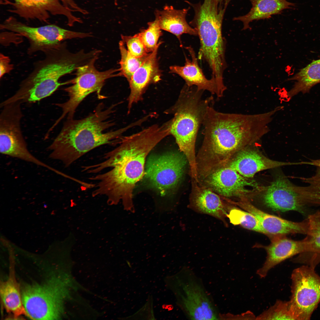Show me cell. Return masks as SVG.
<instances>
[{
	"mask_svg": "<svg viewBox=\"0 0 320 320\" xmlns=\"http://www.w3.org/2000/svg\"><path fill=\"white\" fill-rule=\"evenodd\" d=\"M187 163L186 157L181 152L152 155L146 162L144 175L151 186L164 196L178 184Z\"/></svg>",
	"mask_w": 320,
	"mask_h": 320,
	"instance_id": "13",
	"label": "cell"
},
{
	"mask_svg": "<svg viewBox=\"0 0 320 320\" xmlns=\"http://www.w3.org/2000/svg\"><path fill=\"white\" fill-rule=\"evenodd\" d=\"M0 28L16 33L25 38L29 46L27 53L31 55L37 52L62 42L67 39L90 37V33L70 31L57 25L50 24L38 27L28 25L13 16L6 19Z\"/></svg>",
	"mask_w": 320,
	"mask_h": 320,
	"instance_id": "11",
	"label": "cell"
},
{
	"mask_svg": "<svg viewBox=\"0 0 320 320\" xmlns=\"http://www.w3.org/2000/svg\"><path fill=\"white\" fill-rule=\"evenodd\" d=\"M148 28L142 30L138 34L148 53L154 51L156 47L158 40L162 35L161 29L157 19L148 23Z\"/></svg>",
	"mask_w": 320,
	"mask_h": 320,
	"instance_id": "31",
	"label": "cell"
},
{
	"mask_svg": "<svg viewBox=\"0 0 320 320\" xmlns=\"http://www.w3.org/2000/svg\"><path fill=\"white\" fill-rule=\"evenodd\" d=\"M21 104L15 102L0 107V152L2 154L41 166L43 162L29 151L23 134Z\"/></svg>",
	"mask_w": 320,
	"mask_h": 320,
	"instance_id": "10",
	"label": "cell"
},
{
	"mask_svg": "<svg viewBox=\"0 0 320 320\" xmlns=\"http://www.w3.org/2000/svg\"><path fill=\"white\" fill-rule=\"evenodd\" d=\"M161 42H159L153 51L136 70L128 82L130 94L127 99L128 113L133 105L142 99L143 96L150 84L161 80V71L157 59L158 49Z\"/></svg>",
	"mask_w": 320,
	"mask_h": 320,
	"instance_id": "19",
	"label": "cell"
},
{
	"mask_svg": "<svg viewBox=\"0 0 320 320\" xmlns=\"http://www.w3.org/2000/svg\"><path fill=\"white\" fill-rule=\"evenodd\" d=\"M271 244L264 247L267 252L266 260L262 266L256 271L260 278L266 276L269 271L281 262L296 255L304 251L306 241L304 239L295 240L279 236L271 238Z\"/></svg>",
	"mask_w": 320,
	"mask_h": 320,
	"instance_id": "20",
	"label": "cell"
},
{
	"mask_svg": "<svg viewBox=\"0 0 320 320\" xmlns=\"http://www.w3.org/2000/svg\"><path fill=\"white\" fill-rule=\"evenodd\" d=\"M287 80L296 81L286 94L288 99L300 92H308L313 87L320 83V58L313 60Z\"/></svg>",
	"mask_w": 320,
	"mask_h": 320,
	"instance_id": "27",
	"label": "cell"
},
{
	"mask_svg": "<svg viewBox=\"0 0 320 320\" xmlns=\"http://www.w3.org/2000/svg\"><path fill=\"white\" fill-rule=\"evenodd\" d=\"M14 68V65L10 63V59L9 57L3 53L0 54V78L1 79L4 75L9 73Z\"/></svg>",
	"mask_w": 320,
	"mask_h": 320,
	"instance_id": "33",
	"label": "cell"
},
{
	"mask_svg": "<svg viewBox=\"0 0 320 320\" xmlns=\"http://www.w3.org/2000/svg\"><path fill=\"white\" fill-rule=\"evenodd\" d=\"M0 295L2 303L7 312L13 318L26 315L23 304L21 291L16 280L13 265L10 268L7 279L1 282Z\"/></svg>",
	"mask_w": 320,
	"mask_h": 320,
	"instance_id": "26",
	"label": "cell"
},
{
	"mask_svg": "<svg viewBox=\"0 0 320 320\" xmlns=\"http://www.w3.org/2000/svg\"><path fill=\"white\" fill-rule=\"evenodd\" d=\"M208 188L223 198H249L261 186L252 179L242 176L236 170L225 167L214 171L204 178Z\"/></svg>",
	"mask_w": 320,
	"mask_h": 320,
	"instance_id": "16",
	"label": "cell"
},
{
	"mask_svg": "<svg viewBox=\"0 0 320 320\" xmlns=\"http://www.w3.org/2000/svg\"><path fill=\"white\" fill-rule=\"evenodd\" d=\"M97 57V55L95 56L87 64L77 68L76 76L72 79V85L63 90L67 93L68 99L64 102L55 104L62 111L61 115L56 121L57 123L66 117L67 119L73 118L78 106L91 93L96 92L99 99L106 98L101 94L105 82L109 78L119 76L118 73L115 74L119 70L111 69L103 71H98L94 65Z\"/></svg>",
	"mask_w": 320,
	"mask_h": 320,
	"instance_id": "9",
	"label": "cell"
},
{
	"mask_svg": "<svg viewBox=\"0 0 320 320\" xmlns=\"http://www.w3.org/2000/svg\"><path fill=\"white\" fill-rule=\"evenodd\" d=\"M43 59L36 62L31 72L20 83L16 92L7 98L9 103H32L47 97L72 79L60 82V79L78 67L63 42L46 48Z\"/></svg>",
	"mask_w": 320,
	"mask_h": 320,
	"instance_id": "4",
	"label": "cell"
},
{
	"mask_svg": "<svg viewBox=\"0 0 320 320\" xmlns=\"http://www.w3.org/2000/svg\"><path fill=\"white\" fill-rule=\"evenodd\" d=\"M189 9H177L172 6L166 5L162 9H156L154 12L155 19L161 29L175 35L181 44V36L183 34L198 36L196 29L186 21V16Z\"/></svg>",
	"mask_w": 320,
	"mask_h": 320,
	"instance_id": "23",
	"label": "cell"
},
{
	"mask_svg": "<svg viewBox=\"0 0 320 320\" xmlns=\"http://www.w3.org/2000/svg\"><path fill=\"white\" fill-rule=\"evenodd\" d=\"M117 104L105 108L104 105L100 103L92 112L84 118L67 119L47 148L50 151V158L61 161L67 167L97 147L106 144H119L123 133L135 124L133 123L115 130L104 132L115 125L109 118Z\"/></svg>",
	"mask_w": 320,
	"mask_h": 320,
	"instance_id": "3",
	"label": "cell"
},
{
	"mask_svg": "<svg viewBox=\"0 0 320 320\" xmlns=\"http://www.w3.org/2000/svg\"><path fill=\"white\" fill-rule=\"evenodd\" d=\"M169 135L167 125L154 124L137 133L123 136L117 147L105 154L104 161L83 166V171L88 173H97L111 168L106 172L89 178L97 181L92 196L105 195L110 204H116L122 200L126 207H131L135 185L144 175L147 156L160 142Z\"/></svg>",
	"mask_w": 320,
	"mask_h": 320,
	"instance_id": "1",
	"label": "cell"
},
{
	"mask_svg": "<svg viewBox=\"0 0 320 320\" xmlns=\"http://www.w3.org/2000/svg\"><path fill=\"white\" fill-rule=\"evenodd\" d=\"M252 7L246 14L233 18L242 22V30L250 29V23L254 20L268 19L280 14L284 9L292 8L295 4L286 0H249Z\"/></svg>",
	"mask_w": 320,
	"mask_h": 320,
	"instance_id": "24",
	"label": "cell"
},
{
	"mask_svg": "<svg viewBox=\"0 0 320 320\" xmlns=\"http://www.w3.org/2000/svg\"><path fill=\"white\" fill-rule=\"evenodd\" d=\"M308 228L306 237V248L295 258V261L308 263L314 268L320 262V211L309 215L307 218Z\"/></svg>",
	"mask_w": 320,
	"mask_h": 320,
	"instance_id": "25",
	"label": "cell"
},
{
	"mask_svg": "<svg viewBox=\"0 0 320 320\" xmlns=\"http://www.w3.org/2000/svg\"><path fill=\"white\" fill-rule=\"evenodd\" d=\"M230 0H218L219 2L220 3H223V2L228 3Z\"/></svg>",
	"mask_w": 320,
	"mask_h": 320,
	"instance_id": "36",
	"label": "cell"
},
{
	"mask_svg": "<svg viewBox=\"0 0 320 320\" xmlns=\"http://www.w3.org/2000/svg\"><path fill=\"white\" fill-rule=\"evenodd\" d=\"M204 92L185 84L175 103L167 111L174 116L169 121L170 135L186 157L191 175L194 177L198 175L195 153L197 134L207 108L213 102L212 96L203 98Z\"/></svg>",
	"mask_w": 320,
	"mask_h": 320,
	"instance_id": "5",
	"label": "cell"
},
{
	"mask_svg": "<svg viewBox=\"0 0 320 320\" xmlns=\"http://www.w3.org/2000/svg\"><path fill=\"white\" fill-rule=\"evenodd\" d=\"M191 197L190 208L198 213L217 218L227 226L225 218L228 202L223 201L220 196L208 188L197 185Z\"/></svg>",
	"mask_w": 320,
	"mask_h": 320,
	"instance_id": "22",
	"label": "cell"
},
{
	"mask_svg": "<svg viewBox=\"0 0 320 320\" xmlns=\"http://www.w3.org/2000/svg\"><path fill=\"white\" fill-rule=\"evenodd\" d=\"M1 2L9 6V12L26 20L46 22L51 16L61 15L66 18L69 26L83 22L81 18L74 15L59 0H1Z\"/></svg>",
	"mask_w": 320,
	"mask_h": 320,
	"instance_id": "15",
	"label": "cell"
},
{
	"mask_svg": "<svg viewBox=\"0 0 320 320\" xmlns=\"http://www.w3.org/2000/svg\"><path fill=\"white\" fill-rule=\"evenodd\" d=\"M291 278L289 302L295 319H309L320 302V277L314 268L303 266L295 269Z\"/></svg>",
	"mask_w": 320,
	"mask_h": 320,
	"instance_id": "12",
	"label": "cell"
},
{
	"mask_svg": "<svg viewBox=\"0 0 320 320\" xmlns=\"http://www.w3.org/2000/svg\"><path fill=\"white\" fill-rule=\"evenodd\" d=\"M231 203L253 215L258 220L269 237L272 238L289 234H307L308 223L307 218L300 222L287 220L270 214L259 209L246 197H242L237 201Z\"/></svg>",
	"mask_w": 320,
	"mask_h": 320,
	"instance_id": "17",
	"label": "cell"
},
{
	"mask_svg": "<svg viewBox=\"0 0 320 320\" xmlns=\"http://www.w3.org/2000/svg\"><path fill=\"white\" fill-rule=\"evenodd\" d=\"M271 120L268 112L254 114L225 113L217 111L210 105L202 124L203 143L196 156L198 168L209 174L225 167L237 152L252 145L268 132Z\"/></svg>",
	"mask_w": 320,
	"mask_h": 320,
	"instance_id": "2",
	"label": "cell"
},
{
	"mask_svg": "<svg viewBox=\"0 0 320 320\" xmlns=\"http://www.w3.org/2000/svg\"><path fill=\"white\" fill-rule=\"evenodd\" d=\"M63 4H65L69 3L71 0H59Z\"/></svg>",
	"mask_w": 320,
	"mask_h": 320,
	"instance_id": "35",
	"label": "cell"
},
{
	"mask_svg": "<svg viewBox=\"0 0 320 320\" xmlns=\"http://www.w3.org/2000/svg\"><path fill=\"white\" fill-rule=\"evenodd\" d=\"M311 164L317 167L318 170L317 172L315 175L320 177V159L313 160L311 162Z\"/></svg>",
	"mask_w": 320,
	"mask_h": 320,
	"instance_id": "34",
	"label": "cell"
},
{
	"mask_svg": "<svg viewBox=\"0 0 320 320\" xmlns=\"http://www.w3.org/2000/svg\"><path fill=\"white\" fill-rule=\"evenodd\" d=\"M256 320H296L289 301L277 300L267 310L256 317Z\"/></svg>",
	"mask_w": 320,
	"mask_h": 320,
	"instance_id": "30",
	"label": "cell"
},
{
	"mask_svg": "<svg viewBox=\"0 0 320 320\" xmlns=\"http://www.w3.org/2000/svg\"><path fill=\"white\" fill-rule=\"evenodd\" d=\"M114 4L115 5L118 4V0H114Z\"/></svg>",
	"mask_w": 320,
	"mask_h": 320,
	"instance_id": "37",
	"label": "cell"
},
{
	"mask_svg": "<svg viewBox=\"0 0 320 320\" xmlns=\"http://www.w3.org/2000/svg\"><path fill=\"white\" fill-rule=\"evenodd\" d=\"M186 48L189 53L191 60L185 56L184 65L170 66V72L176 73L180 76L184 80L187 85L196 86L198 89L204 91L207 90L212 95H215L218 97V88L215 79L212 78L209 79L206 77L199 65L197 58L193 48L191 47H187Z\"/></svg>",
	"mask_w": 320,
	"mask_h": 320,
	"instance_id": "21",
	"label": "cell"
},
{
	"mask_svg": "<svg viewBox=\"0 0 320 320\" xmlns=\"http://www.w3.org/2000/svg\"><path fill=\"white\" fill-rule=\"evenodd\" d=\"M257 199L266 207L275 212L290 211L306 214L307 205L294 185L284 176H279L268 186L262 187L250 199Z\"/></svg>",
	"mask_w": 320,
	"mask_h": 320,
	"instance_id": "14",
	"label": "cell"
},
{
	"mask_svg": "<svg viewBox=\"0 0 320 320\" xmlns=\"http://www.w3.org/2000/svg\"><path fill=\"white\" fill-rule=\"evenodd\" d=\"M319 198H320V187L319 190Z\"/></svg>",
	"mask_w": 320,
	"mask_h": 320,
	"instance_id": "38",
	"label": "cell"
},
{
	"mask_svg": "<svg viewBox=\"0 0 320 320\" xmlns=\"http://www.w3.org/2000/svg\"><path fill=\"white\" fill-rule=\"evenodd\" d=\"M173 280L177 304L188 318L211 320L221 318L201 280L191 268L184 267Z\"/></svg>",
	"mask_w": 320,
	"mask_h": 320,
	"instance_id": "8",
	"label": "cell"
},
{
	"mask_svg": "<svg viewBox=\"0 0 320 320\" xmlns=\"http://www.w3.org/2000/svg\"><path fill=\"white\" fill-rule=\"evenodd\" d=\"M55 274L41 282L23 285L21 292L26 315L33 319H59L63 311L64 287L68 280Z\"/></svg>",
	"mask_w": 320,
	"mask_h": 320,
	"instance_id": "7",
	"label": "cell"
},
{
	"mask_svg": "<svg viewBox=\"0 0 320 320\" xmlns=\"http://www.w3.org/2000/svg\"><path fill=\"white\" fill-rule=\"evenodd\" d=\"M227 213V217L233 224L267 235L257 218L250 212L229 203Z\"/></svg>",
	"mask_w": 320,
	"mask_h": 320,
	"instance_id": "28",
	"label": "cell"
},
{
	"mask_svg": "<svg viewBox=\"0 0 320 320\" xmlns=\"http://www.w3.org/2000/svg\"><path fill=\"white\" fill-rule=\"evenodd\" d=\"M193 7L194 16L190 23L197 31L200 40L198 58L207 63L212 72V77L222 84L227 67L225 42L222 33L226 7L220 6L217 0H204Z\"/></svg>",
	"mask_w": 320,
	"mask_h": 320,
	"instance_id": "6",
	"label": "cell"
},
{
	"mask_svg": "<svg viewBox=\"0 0 320 320\" xmlns=\"http://www.w3.org/2000/svg\"><path fill=\"white\" fill-rule=\"evenodd\" d=\"M251 146H247L237 152L225 167L236 170L244 177L252 179L260 172L293 164L270 159Z\"/></svg>",
	"mask_w": 320,
	"mask_h": 320,
	"instance_id": "18",
	"label": "cell"
},
{
	"mask_svg": "<svg viewBox=\"0 0 320 320\" xmlns=\"http://www.w3.org/2000/svg\"><path fill=\"white\" fill-rule=\"evenodd\" d=\"M121 37L126 45L127 50L133 56L140 57L150 53L147 52L138 33L132 36L121 35Z\"/></svg>",
	"mask_w": 320,
	"mask_h": 320,
	"instance_id": "32",
	"label": "cell"
},
{
	"mask_svg": "<svg viewBox=\"0 0 320 320\" xmlns=\"http://www.w3.org/2000/svg\"><path fill=\"white\" fill-rule=\"evenodd\" d=\"M122 40L119 43L121 54V59L119 63L120 68L118 73L119 76H123L129 82L136 70L141 66L148 57L151 53L143 56L137 57L132 55L127 50Z\"/></svg>",
	"mask_w": 320,
	"mask_h": 320,
	"instance_id": "29",
	"label": "cell"
}]
</instances>
